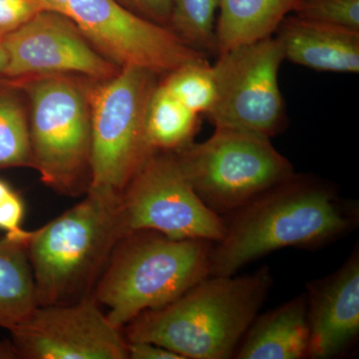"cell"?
Returning <instances> with one entry per match:
<instances>
[{
	"label": "cell",
	"mask_w": 359,
	"mask_h": 359,
	"mask_svg": "<svg viewBox=\"0 0 359 359\" xmlns=\"http://www.w3.org/2000/svg\"><path fill=\"white\" fill-rule=\"evenodd\" d=\"M231 214L224 237L212 243L210 276L236 275L245 264L283 248L330 244L358 221L332 186L295 173Z\"/></svg>",
	"instance_id": "cell-1"
},
{
	"label": "cell",
	"mask_w": 359,
	"mask_h": 359,
	"mask_svg": "<svg viewBox=\"0 0 359 359\" xmlns=\"http://www.w3.org/2000/svg\"><path fill=\"white\" fill-rule=\"evenodd\" d=\"M271 285L269 268L243 276H209L162 308L124 327L127 341H147L183 359L231 358Z\"/></svg>",
	"instance_id": "cell-2"
},
{
	"label": "cell",
	"mask_w": 359,
	"mask_h": 359,
	"mask_svg": "<svg viewBox=\"0 0 359 359\" xmlns=\"http://www.w3.org/2000/svg\"><path fill=\"white\" fill-rule=\"evenodd\" d=\"M32 231L26 244L37 306L89 297L127 231L119 199L93 193Z\"/></svg>",
	"instance_id": "cell-3"
},
{
	"label": "cell",
	"mask_w": 359,
	"mask_h": 359,
	"mask_svg": "<svg viewBox=\"0 0 359 359\" xmlns=\"http://www.w3.org/2000/svg\"><path fill=\"white\" fill-rule=\"evenodd\" d=\"M212 245L157 231H131L116 245L91 297L123 330L141 313L166 306L208 278Z\"/></svg>",
	"instance_id": "cell-4"
},
{
	"label": "cell",
	"mask_w": 359,
	"mask_h": 359,
	"mask_svg": "<svg viewBox=\"0 0 359 359\" xmlns=\"http://www.w3.org/2000/svg\"><path fill=\"white\" fill-rule=\"evenodd\" d=\"M15 80L29 98L33 168L40 180L66 197L86 194L91 158L89 84L69 74Z\"/></svg>",
	"instance_id": "cell-5"
},
{
	"label": "cell",
	"mask_w": 359,
	"mask_h": 359,
	"mask_svg": "<svg viewBox=\"0 0 359 359\" xmlns=\"http://www.w3.org/2000/svg\"><path fill=\"white\" fill-rule=\"evenodd\" d=\"M158 75L123 68L114 77L89 84L91 158L87 193L119 199L146 160V116Z\"/></svg>",
	"instance_id": "cell-6"
},
{
	"label": "cell",
	"mask_w": 359,
	"mask_h": 359,
	"mask_svg": "<svg viewBox=\"0 0 359 359\" xmlns=\"http://www.w3.org/2000/svg\"><path fill=\"white\" fill-rule=\"evenodd\" d=\"M202 143L174 154L189 184L208 208L233 212L289 179L294 167L271 138L228 127H215Z\"/></svg>",
	"instance_id": "cell-7"
},
{
	"label": "cell",
	"mask_w": 359,
	"mask_h": 359,
	"mask_svg": "<svg viewBox=\"0 0 359 359\" xmlns=\"http://www.w3.org/2000/svg\"><path fill=\"white\" fill-rule=\"evenodd\" d=\"M127 233L153 231L174 240L217 243L224 221L202 202L189 184L174 152L156 151L119 198Z\"/></svg>",
	"instance_id": "cell-8"
},
{
	"label": "cell",
	"mask_w": 359,
	"mask_h": 359,
	"mask_svg": "<svg viewBox=\"0 0 359 359\" xmlns=\"http://www.w3.org/2000/svg\"><path fill=\"white\" fill-rule=\"evenodd\" d=\"M285 60L276 36L219 54L212 65L217 100L207 114L215 127L245 130L268 138L283 131L285 110L278 72Z\"/></svg>",
	"instance_id": "cell-9"
},
{
	"label": "cell",
	"mask_w": 359,
	"mask_h": 359,
	"mask_svg": "<svg viewBox=\"0 0 359 359\" xmlns=\"http://www.w3.org/2000/svg\"><path fill=\"white\" fill-rule=\"evenodd\" d=\"M66 15L120 69L142 68L160 76L207 60L169 28L137 15L116 0H68Z\"/></svg>",
	"instance_id": "cell-10"
},
{
	"label": "cell",
	"mask_w": 359,
	"mask_h": 359,
	"mask_svg": "<svg viewBox=\"0 0 359 359\" xmlns=\"http://www.w3.org/2000/svg\"><path fill=\"white\" fill-rule=\"evenodd\" d=\"M11 334L18 358L128 359L121 328L91 295L69 304L37 306Z\"/></svg>",
	"instance_id": "cell-11"
},
{
	"label": "cell",
	"mask_w": 359,
	"mask_h": 359,
	"mask_svg": "<svg viewBox=\"0 0 359 359\" xmlns=\"http://www.w3.org/2000/svg\"><path fill=\"white\" fill-rule=\"evenodd\" d=\"M1 44L7 55L4 75L11 79L79 74L104 81L121 70L92 46L74 21L55 11H40Z\"/></svg>",
	"instance_id": "cell-12"
},
{
	"label": "cell",
	"mask_w": 359,
	"mask_h": 359,
	"mask_svg": "<svg viewBox=\"0 0 359 359\" xmlns=\"http://www.w3.org/2000/svg\"><path fill=\"white\" fill-rule=\"evenodd\" d=\"M308 356L334 358L359 334V252L354 250L332 275L309 283Z\"/></svg>",
	"instance_id": "cell-13"
},
{
	"label": "cell",
	"mask_w": 359,
	"mask_h": 359,
	"mask_svg": "<svg viewBox=\"0 0 359 359\" xmlns=\"http://www.w3.org/2000/svg\"><path fill=\"white\" fill-rule=\"evenodd\" d=\"M276 33L285 60L313 70L359 73V32L289 15Z\"/></svg>",
	"instance_id": "cell-14"
},
{
	"label": "cell",
	"mask_w": 359,
	"mask_h": 359,
	"mask_svg": "<svg viewBox=\"0 0 359 359\" xmlns=\"http://www.w3.org/2000/svg\"><path fill=\"white\" fill-rule=\"evenodd\" d=\"M308 299L295 297L257 318L238 348V359H301L308 356Z\"/></svg>",
	"instance_id": "cell-15"
},
{
	"label": "cell",
	"mask_w": 359,
	"mask_h": 359,
	"mask_svg": "<svg viewBox=\"0 0 359 359\" xmlns=\"http://www.w3.org/2000/svg\"><path fill=\"white\" fill-rule=\"evenodd\" d=\"M299 0H219L218 54L273 36Z\"/></svg>",
	"instance_id": "cell-16"
},
{
	"label": "cell",
	"mask_w": 359,
	"mask_h": 359,
	"mask_svg": "<svg viewBox=\"0 0 359 359\" xmlns=\"http://www.w3.org/2000/svg\"><path fill=\"white\" fill-rule=\"evenodd\" d=\"M27 241L0 240V327L11 332L37 306Z\"/></svg>",
	"instance_id": "cell-17"
},
{
	"label": "cell",
	"mask_w": 359,
	"mask_h": 359,
	"mask_svg": "<svg viewBox=\"0 0 359 359\" xmlns=\"http://www.w3.org/2000/svg\"><path fill=\"white\" fill-rule=\"evenodd\" d=\"M199 115L180 103L158 83L146 116V134L154 151L175 152L192 143L197 132Z\"/></svg>",
	"instance_id": "cell-18"
},
{
	"label": "cell",
	"mask_w": 359,
	"mask_h": 359,
	"mask_svg": "<svg viewBox=\"0 0 359 359\" xmlns=\"http://www.w3.org/2000/svg\"><path fill=\"white\" fill-rule=\"evenodd\" d=\"M33 168L29 123L15 93L0 91V170Z\"/></svg>",
	"instance_id": "cell-19"
},
{
	"label": "cell",
	"mask_w": 359,
	"mask_h": 359,
	"mask_svg": "<svg viewBox=\"0 0 359 359\" xmlns=\"http://www.w3.org/2000/svg\"><path fill=\"white\" fill-rule=\"evenodd\" d=\"M219 0H172L170 29L203 54H218L216 13Z\"/></svg>",
	"instance_id": "cell-20"
},
{
	"label": "cell",
	"mask_w": 359,
	"mask_h": 359,
	"mask_svg": "<svg viewBox=\"0 0 359 359\" xmlns=\"http://www.w3.org/2000/svg\"><path fill=\"white\" fill-rule=\"evenodd\" d=\"M160 84L196 114L207 115L216 103V78L208 60L181 66L165 75Z\"/></svg>",
	"instance_id": "cell-21"
},
{
	"label": "cell",
	"mask_w": 359,
	"mask_h": 359,
	"mask_svg": "<svg viewBox=\"0 0 359 359\" xmlns=\"http://www.w3.org/2000/svg\"><path fill=\"white\" fill-rule=\"evenodd\" d=\"M294 15L359 32V0H299Z\"/></svg>",
	"instance_id": "cell-22"
},
{
	"label": "cell",
	"mask_w": 359,
	"mask_h": 359,
	"mask_svg": "<svg viewBox=\"0 0 359 359\" xmlns=\"http://www.w3.org/2000/svg\"><path fill=\"white\" fill-rule=\"evenodd\" d=\"M42 11L39 0H0V42Z\"/></svg>",
	"instance_id": "cell-23"
},
{
	"label": "cell",
	"mask_w": 359,
	"mask_h": 359,
	"mask_svg": "<svg viewBox=\"0 0 359 359\" xmlns=\"http://www.w3.org/2000/svg\"><path fill=\"white\" fill-rule=\"evenodd\" d=\"M25 212V203L14 190L0 202V230L6 231V237L28 241L32 231L22 229Z\"/></svg>",
	"instance_id": "cell-24"
},
{
	"label": "cell",
	"mask_w": 359,
	"mask_h": 359,
	"mask_svg": "<svg viewBox=\"0 0 359 359\" xmlns=\"http://www.w3.org/2000/svg\"><path fill=\"white\" fill-rule=\"evenodd\" d=\"M116 1L137 15L170 29L172 0H116Z\"/></svg>",
	"instance_id": "cell-25"
},
{
	"label": "cell",
	"mask_w": 359,
	"mask_h": 359,
	"mask_svg": "<svg viewBox=\"0 0 359 359\" xmlns=\"http://www.w3.org/2000/svg\"><path fill=\"white\" fill-rule=\"evenodd\" d=\"M128 359H183L165 347L147 341H127Z\"/></svg>",
	"instance_id": "cell-26"
},
{
	"label": "cell",
	"mask_w": 359,
	"mask_h": 359,
	"mask_svg": "<svg viewBox=\"0 0 359 359\" xmlns=\"http://www.w3.org/2000/svg\"><path fill=\"white\" fill-rule=\"evenodd\" d=\"M39 1L45 11H55L66 15L68 0H39Z\"/></svg>",
	"instance_id": "cell-27"
},
{
	"label": "cell",
	"mask_w": 359,
	"mask_h": 359,
	"mask_svg": "<svg viewBox=\"0 0 359 359\" xmlns=\"http://www.w3.org/2000/svg\"><path fill=\"white\" fill-rule=\"evenodd\" d=\"M13 189L11 188L6 182L2 181L0 180V202H2L7 196L9 195L11 192H13Z\"/></svg>",
	"instance_id": "cell-28"
},
{
	"label": "cell",
	"mask_w": 359,
	"mask_h": 359,
	"mask_svg": "<svg viewBox=\"0 0 359 359\" xmlns=\"http://www.w3.org/2000/svg\"><path fill=\"white\" fill-rule=\"evenodd\" d=\"M7 65V55L4 45L0 42V74H4Z\"/></svg>",
	"instance_id": "cell-29"
}]
</instances>
